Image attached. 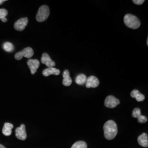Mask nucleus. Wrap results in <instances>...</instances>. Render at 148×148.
I'll return each instance as SVG.
<instances>
[{"mask_svg": "<svg viewBox=\"0 0 148 148\" xmlns=\"http://www.w3.org/2000/svg\"><path fill=\"white\" fill-rule=\"evenodd\" d=\"M60 73V70L57 68H55L54 67L48 68L47 69H45L42 72L43 75L45 77H47L51 75H59Z\"/></svg>", "mask_w": 148, "mask_h": 148, "instance_id": "nucleus-12", "label": "nucleus"}, {"mask_svg": "<svg viewBox=\"0 0 148 148\" xmlns=\"http://www.w3.org/2000/svg\"><path fill=\"white\" fill-rule=\"evenodd\" d=\"M63 80L62 84L65 86H70L72 84V79L70 76V72L68 70H64L63 74Z\"/></svg>", "mask_w": 148, "mask_h": 148, "instance_id": "nucleus-13", "label": "nucleus"}, {"mask_svg": "<svg viewBox=\"0 0 148 148\" xmlns=\"http://www.w3.org/2000/svg\"><path fill=\"white\" fill-rule=\"evenodd\" d=\"M104 137L108 140H112L116 136L118 129L116 123L113 120L106 122L103 127Z\"/></svg>", "mask_w": 148, "mask_h": 148, "instance_id": "nucleus-1", "label": "nucleus"}, {"mask_svg": "<svg viewBox=\"0 0 148 148\" xmlns=\"http://www.w3.org/2000/svg\"><path fill=\"white\" fill-rule=\"evenodd\" d=\"M5 1H6L5 0H0V5H2L3 2H5Z\"/></svg>", "mask_w": 148, "mask_h": 148, "instance_id": "nucleus-24", "label": "nucleus"}, {"mask_svg": "<svg viewBox=\"0 0 148 148\" xmlns=\"http://www.w3.org/2000/svg\"><path fill=\"white\" fill-rule=\"evenodd\" d=\"M120 103V101L113 95L108 96L105 99L104 104L109 108H114Z\"/></svg>", "mask_w": 148, "mask_h": 148, "instance_id": "nucleus-5", "label": "nucleus"}, {"mask_svg": "<svg viewBox=\"0 0 148 148\" xmlns=\"http://www.w3.org/2000/svg\"><path fill=\"white\" fill-rule=\"evenodd\" d=\"M27 64L30 68L31 74L34 75L36 73L37 69L39 68L40 62L37 59H29L27 62Z\"/></svg>", "mask_w": 148, "mask_h": 148, "instance_id": "nucleus-9", "label": "nucleus"}, {"mask_svg": "<svg viewBox=\"0 0 148 148\" xmlns=\"http://www.w3.org/2000/svg\"><path fill=\"white\" fill-rule=\"evenodd\" d=\"M41 62L43 64H45L48 68L54 67L56 65L55 62L53 61L47 53H44L42 56Z\"/></svg>", "mask_w": 148, "mask_h": 148, "instance_id": "nucleus-10", "label": "nucleus"}, {"mask_svg": "<svg viewBox=\"0 0 148 148\" xmlns=\"http://www.w3.org/2000/svg\"><path fill=\"white\" fill-rule=\"evenodd\" d=\"M3 49L6 52H11L14 49V47L12 43L6 42L3 44Z\"/></svg>", "mask_w": 148, "mask_h": 148, "instance_id": "nucleus-17", "label": "nucleus"}, {"mask_svg": "<svg viewBox=\"0 0 148 148\" xmlns=\"http://www.w3.org/2000/svg\"><path fill=\"white\" fill-rule=\"evenodd\" d=\"M28 24V19L27 17L22 18L16 21L14 25V29L17 31H23Z\"/></svg>", "mask_w": 148, "mask_h": 148, "instance_id": "nucleus-6", "label": "nucleus"}, {"mask_svg": "<svg viewBox=\"0 0 148 148\" xmlns=\"http://www.w3.org/2000/svg\"><path fill=\"white\" fill-rule=\"evenodd\" d=\"M144 0H133V2L138 5H141L144 2Z\"/></svg>", "mask_w": 148, "mask_h": 148, "instance_id": "nucleus-22", "label": "nucleus"}, {"mask_svg": "<svg viewBox=\"0 0 148 148\" xmlns=\"http://www.w3.org/2000/svg\"><path fill=\"white\" fill-rule=\"evenodd\" d=\"M34 51L31 47L25 48L21 51L18 52L16 53L14 56V58L16 60H21L23 57H25L27 58H31L34 55Z\"/></svg>", "mask_w": 148, "mask_h": 148, "instance_id": "nucleus-4", "label": "nucleus"}, {"mask_svg": "<svg viewBox=\"0 0 148 148\" xmlns=\"http://www.w3.org/2000/svg\"><path fill=\"white\" fill-rule=\"evenodd\" d=\"M138 142L139 144L144 148L148 147V137L147 134L143 133L138 138Z\"/></svg>", "mask_w": 148, "mask_h": 148, "instance_id": "nucleus-11", "label": "nucleus"}, {"mask_svg": "<svg viewBox=\"0 0 148 148\" xmlns=\"http://www.w3.org/2000/svg\"><path fill=\"white\" fill-rule=\"evenodd\" d=\"M50 14L49 8L47 5H43L41 6L37 12L36 18L37 21L43 22L47 19Z\"/></svg>", "mask_w": 148, "mask_h": 148, "instance_id": "nucleus-3", "label": "nucleus"}, {"mask_svg": "<svg viewBox=\"0 0 148 148\" xmlns=\"http://www.w3.org/2000/svg\"><path fill=\"white\" fill-rule=\"evenodd\" d=\"M71 148H87V145L84 141H78L74 143Z\"/></svg>", "mask_w": 148, "mask_h": 148, "instance_id": "nucleus-18", "label": "nucleus"}, {"mask_svg": "<svg viewBox=\"0 0 148 148\" xmlns=\"http://www.w3.org/2000/svg\"><path fill=\"white\" fill-rule=\"evenodd\" d=\"M147 45H148V38H147Z\"/></svg>", "mask_w": 148, "mask_h": 148, "instance_id": "nucleus-26", "label": "nucleus"}, {"mask_svg": "<svg viewBox=\"0 0 148 148\" xmlns=\"http://www.w3.org/2000/svg\"><path fill=\"white\" fill-rule=\"evenodd\" d=\"M137 119L138 122L139 123H145L146 122L148 121V119L147 118V117L145 116L144 115H141Z\"/></svg>", "mask_w": 148, "mask_h": 148, "instance_id": "nucleus-21", "label": "nucleus"}, {"mask_svg": "<svg viewBox=\"0 0 148 148\" xmlns=\"http://www.w3.org/2000/svg\"><path fill=\"white\" fill-rule=\"evenodd\" d=\"M8 14V11H7L4 8H1L0 9V19H2L5 18H6L5 16H7Z\"/></svg>", "mask_w": 148, "mask_h": 148, "instance_id": "nucleus-20", "label": "nucleus"}, {"mask_svg": "<svg viewBox=\"0 0 148 148\" xmlns=\"http://www.w3.org/2000/svg\"><path fill=\"white\" fill-rule=\"evenodd\" d=\"M141 115V110L139 108H135L132 111V116L134 118H138Z\"/></svg>", "mask_w": 148, "mask_h": 148, "instance_id": "nucleus-19", "label": "nucleus"}, {"mask_svg": "<svg viewBox=\"0 0 148 148\" xmlns=\"http://www.w3.org/2000/svg\"><path fill=\"white\" fill-rule=\"evenodd\" d=\"M13 125L9 122H5L2 129V133L5 136H10L12 134V130L13 128Z\"/></svg>", "mask_w": 148, "mask_h": 148, "instance_id": "nucleus-14", "label": "nucleus"}, {"mask_svg": "<svg viewBox=\"0 0 148 148\" xmlns=\"http://www.w3.org/2000/svg\"><path fill=\"white\" fill-rule=\"evenodd\" d=\"M87 77L85 74H80L78 75L75 79V82L79 85H84L86 84Z\"/></svg>", "mask_w": 148, "mask_h": 148, "instance_id": "nucleus-16", "label": "nucleus"}, {"mask_svg": "<svg viewBox=\"0 0 148 148\" xmlns=\"http://www.w3.org/2000/svg\"><path fill=\"white\" fill-rule=\"evenodd\" d=\"M85 85L87 88H96L99 85V81L95 76H90L87 78Z\"/></svg>", "mask_w": 148, "mask_h": 148, "instance_id": "nucleus-8", "label": "nucleus"}, {"mask_svg": "<svg viewBox=\"0 0 148 148\" xmlns=\"http://www.w3.org/2000/svg\"><path fill=\"white\" fill-rule=\"evenodd\" d=\"M131 96L133 98H136V101L139 102L142 101L145 99V96L137 90H133L131 93Z\"/></svg>", "mask_w": 148, "mask_h": 148, "instance_id": "nucleus-15", "label": "nucleus"}, {"mask_svg": "<svg viewBox=\"0 0 148 148\" xmlns=\"http://www.w3.org/2000/svg\"><path fill=\"white\" fill-rule=\"evenodd\" d=\"M1 21L3 22V23H5V22H7V19L6 18H5L1 19Z\"/></svg>", "mask_w": 148, "mask_h": 148, "instance_id": "nucleus-23", "label": "nucleus"}, {"mask_svg": "<svg viewBox=\"0 0 148 148\" xmlns=\"http://www.w3.org/2000/svg\"><path fill=\"white\" fill-rule=\"evenodd\" d=\"M123 21L128 27L137 29L140 26V22L137 16L131 14H127L124 16Z\"/></svg>", "mask_w": 148, "mask_h": 148, "instance_id": "nucleus-2", "label": "nucleus"}, {"mask_svg": "<svg viewBox=\"0 0 148 148\" xmlns=\"http://www.w3.org/2000/svg\"><path fill=\"white\" fill-rule=\"evenodd\" d=\"M16 137L21 140H25L27 138L25 126L21 124V126L18 127L16 130Z\"/></svg>", "mask_w": 148, "mask_h": 148, "instance_id": "nucleus-7", "label": "nucleus"}, {"mask_svg": "<svg viewBox=\"0 0 148 148\" xmlns=\"http://www.w3.org/2000/svg\"><path fill=\"white\" fill-rule=\"evenodd\" d=\"M0 148H5L3 145H2V144H0Z\"/></svg>", "mask_w": 148, "mask_h": 148, "instance_id": "nucleus-25", "label": "nucleus"}]
</instances>
